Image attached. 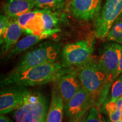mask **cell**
<instances>
[{"instance_id":"1","label":"cell","mask_w":122,"mask_h":122,"mask_svg":"<svg viewBox=\"0 0 122 122\" xmlns=\"http://www.w3.org/2000/svg\"><path fill=\"white\" fill-rule=\"evenodd\" d=\"M74 67L65 66L62 63L53 62L37 66L19 71H11L4 79L6 85L32 86L56 82L61 76L71 72Z\"/></svg>"},{"instance_id":"2","label":"cell","mask_w":122,"mask_h":122,"mask_svg":"<svg viewBox=\"0 0 122 122\" xmlns=\"http://www.w3.org/2000/svg\"><path fill=\"white\" fill-rule=\"evenodd\" d=\"M76 70L81 86L94 97L107 91L111 84L98 58L92 57Z\"/></svg>"},{"instance_id":"3","label":"cell","mask_w":122,"mask_h":122,"mask_svg":"<svg viewBox=\"0 0 122 122\" xmlns=\"http://www.w3.org/2000/svg\"><path fill=\"white\" fill-rule=\"evenodd\" d=\"M46 100L40 93L30 92L14 111L16 122H38L47 114Z\"/></svg>"},{"instance_id":"4","label":"cell","mask_w":122,"mask_h":122,"mask_svg":"<svg viewBox=\"0 0 122 122\" xmlns=\"http://www.w3.org/2000/svg\"><path fill=\"white\" fill-rule=\"evenodd\" d=\"M60 53L57 44H44L27 52L21 59L13 71H19L37 66L55 62Z\"/></svg>"},{"instance_id":"5","label":"cell","mask_w":122,"mask_h":122,"mask_svg":"<svg viewBox=\"0 0 122 122\" xmlns=\"http://www.w3.org/2000/svg\"><path fill=\"white\" fill-rule=\"evenodd\" d=\"M94 40L79 41L65 46L62 51V63L68 67H78L93 57Z\"/></svg>"},{"instance_id":"6","label":"cell","mask_w":122,"mask_h":122,"mask_svg":"<svg viewBox=\"0 0 122 122\" xmlns=\"http://www.w3.org/2000/svg\"><path fill=\"white\" fill-rule=\"evenodd\" d=\"M122 13V0H106L96 16L94 34L98 39L107 37L112 25Z\"/></svg>"},{"instance_id":"7","label":"cell","mask_w":122,"mask_h":122,"mask_svg":"<svg viewBox=\"0 0 122 122\" xmlns=\"http://www.w3.org/2000/svg\"><path fill=\"white\" fill-rule=\"evenodd\" d=\"M122 52V45L115 42L105 44L100 50V56L98 58L99 62L111 84L114 81Z\"/></svg>"},{"instance_id":"8","label":"cell","mask_w":122,"mask_h":122,"mask_svg":"<svg viewBox=\"0 0 122 122\" xmlns=\"http://www.w3.org/2000/svg\"><path fill=\"white\" fill-rule=\"evenodd\" d=\"M94 98L81 86L72 98L65 103V111L67 117L71 119L83 116L93 104Z\"/></svg>"},{"instance_id":"9","label":"cell","mask_w":122,"mask_h":122,"mask_svg":"<svg viewBox=\"0 0 122 122\" xmlns=\"http://www.w3.org/2000/svg\"><path fill=\"white\" fill-rule=\"evenodd\" d=\"M30 92L25 86H14L1 91L0 113L4 114L15 110L22 104Z\"/></svg>"},{"instance_id":"10","label":"cell","mask_w":122,"mask_h":122,"mask_svg":"<svg viewBox=\"0 0 122 122\" xmlns=\"http://www.w3.org/2000/svg\"><path fill=\"white\" fill-rule=\"evenodd\" d=\"M101 0H71V9L76 18L90 20L96 18L100 11Z\"/></svg>"},{"instance_id":"11","label":"cell","mask_w":122,"mask_h":122,"mask_svg":"<svg viewBox=\"0 0 122 122\" xmlns=\"http://www.w3.org/2000/svg\"><path fill=\"white\" fill-rule=\"evenodd\" d=\"M56 82L58 91L65 103L67 102L81 86L76 69L61 76Z\"/></svg>"},{"instance_id":"12","label":"cell","mask_w":122,"mask_h":122,"mask_svg":"<svg viewBox=\"0 0 122 122\" xmlns=\"http://www.w3.org/2000/svg\"><path fill=\"white\" fill-rule=\"evenodd\" d=\"M23 31L30 35H39L45 31L41 10L30 11L15 18Z\"/></svg>"},{"instance_id":"13","label":"cell","mask_w":122,"mask_h":122,"mask_svg":"<svg viewBox=\"0 0 122 122\" xmlns=\"http://www.w3.org/2000/svg\"><path fill=\"white\" fill-rule=\"evenodd\" d=\"M59 30H60L56 28L52 30H45L39 35H29L28 36L18 41L17 43L14 46L13 48L10 50L9 56L13 57L24 52L32 46L36 45L44 39L50 37Z\"/></svg>"},{"instance_id":"14","label":"cell","mask_w":122,"mask_h":122,"mask_svg":"<svg viewBox=\"0 0 122 122\" xmlns=\"http://www.w3.org/2000/svg\"><path fill=\"white\" fill-rule=\"evenodd\" d=\"M35 6V0H7L3 5V10L9 17L16 18L30 11Z\"/></svg>"},{"instance_id":"15","label":"cell","mask_w":122,"mask_h":122,"mask_svg":"<svg viewBox=\"0 0 122 122\" xmlns=\"http://www.w3.org/2000/svg\"><path fill=\"white\" fill-rule=\"evenodd\" d=\"M23 31L22 27L20 26L17 21L15 19H11L5 32L2 37H0L3 54L7 53L17 43Z\"/></svg>"},{"instance_id":"16","label":"cell","mask_w":122,"mask_h":122,"mask_svg":"<svg viewBox=\"0 0 122 122\" xmlns=\"http://www.w3.org/2000/svg\"><path fill=\"white\" fill-rule=\"evenodd\" d=\"M65 102L57 86L53 91L52 98L47 114L46 122H62Z\"/></svg>"},{"instance_id":"17","label":"cell","mask_w":122,"mask_h":122,"mask_svg":"<svg viewBox=\"0 0 122 122\" xmlns=\"http://www.w3.org/2000/svg\"><path fill=\"white\" fill-rule=\"evenodd\" d=\"M107 38L108 40L122 45V13L110 30Z\"/></svg>"},{"instance_id":"18","label":"cell","mask_w":122,"mask_h":122,"mask_svg":"<svg viewBox=\"0 0 122 122\" xmlns=\"http://www.w3.org/2000/svg\"><path fill=\"white\" fill-rule=\"evenodd\" d=\"M42 11V18L44 23V30H49L56 29L58 23V18L56 14L48 9H44Z\"/></svg>"},{"instance_id":"19","label":"cell","mask_w":122,"mask_h":122,"mask_svg":"<svg viewBox=\"0 0 122 122\" xmlns=\"http://www.w3.org/2000/svg\"><path fill=\"white\" fill-rule=\"evenodd\" d=\"M122 96V73L117 77L111 88V102H115Z\"/></svg>"},{"instance_id":"20","label":"cell","mask_w":122,"mask_h":122,"mask_svg":"<svg viewBox=\"0 0 122 122\" xmlns=\"http://www.w3.org/2000/svg\"><path fill=\"white\" fill-rule=\"evenodd\" d=\"M86 122H107L105 117L96 107H92L88 112Z\"/></svg>"},{"instance_id":"21","label":"cell","mask_w":122,"mask_h":122,"mask_svg":"<svg viewBox=\"0 0 122 122\" xmlns=\"http://www.w3.org/2000/svg\"><path fill=\"white\" fill-rule=\"evenodd\" d=\"M35 1L37 7L44 9H49L61 5L64 0H35Z\"/></svg>"},{"instance_id":"22","label":"cell","mask_w":122,"mask_h":122,"mask_svg":"<svg viewBox=\"0 0 122 122\" xmlns=\"http://www.w3.org/2000/svg\"><path fill=\"white\" fill-rule=\"evenodd\" d=\"M11 18L9 17L7 15H1L0 17V37H2L7 30Z\"/></svg>"},{"instance_id":"23","label":"cell","mask_w":122,"mask_h":122,"mask_svg":"<svg viewBox=\"0 0 122 122\" xmlns=\"http://www.w3.org/2000/svg\"><path fill=\"white\" fill-rule=\"evenodd\" d=\"M108 114H109V117L111 122L122 121V113L120 110H117L116 111L110 112Z\"/></svg>"},{"instance_id":"24","label":"cell","mask_w":122,"mask_h":122,"mask_svg":"<svg viewBox=\"0 0 122 122\" xmlns=\"http://www.w3.org/2000/svg\"><path fill=\"white\" fill-rule=\"evenodd\" d=\"M122 52L121 57H120V59L119 61V63L118 68H117V72H116L115 76H114V81L117 79V77H118V76L122 74Z\"/></svg>"},{"instance_id":"25","label":"cell","mask_w":122,"mask_h":122,"mask_svg":"<svg viewBox=\"0 0 122 122\" xmlns=\"http://www.w3.org/2000/svg\"><path fill=\"white\" fill-rule=\"evenodd\" d=\"M0 122H13V121L9 119L8 117H6L3 114H1L0 116Z\"/></svg>"},{"instance_id":"26","label":"cell","mask_w":122,"mask_h":122,"mask_svg":"<svg viewBox=\"0 0 122 122\" xmlns=\"http://www.w3.org/2000/svg\"><path fill=\"white\" fill-rule=\"evenodd\" d=\"M88 113L86 112V113L84 114L83 117L81 118L77 122H86V118H87V116H88Z\"/></svg>"},{"instance_id":"27","label":"cell","mask_w":122,"mask_h":122,"mask_svg":"<svg viewBox=\"0 0 122 122\" xmlns=\"http://www.w3.org/2000/svg\"><path fill=\"white\" fill-rule=\"evenodd\" d=\"M83 116H81V117H77V118H74V119H70V120H69V122H77L79 120V119H80L82 117H83Z\"/></svg>"},{"instance_id":"28","label":"cell","mask_w":122,"mask_h":122,"mask_svg":"<svg viewBox=\"0 0 122 122\" xmlns=\"http://www.w3.org/2000/svg\"><path fill=\"white\" fill-rule=\"evenodd\" d=\"M46 118H47V114L46 115H44L41 119L40 121H39L38 122H46Z\"/></svg>"},{"instance_id":"29","label":"cell","mask_w":122,"mask_h":122,"mask_svg":"<svg viewBox=\"0 0 122 122\" xmlns=\"http://www.w3.org/2000/svg\"><path fill=\"white\" fill-rule=\"evenodd\" d=\"M120 111H121V112H122V106H121V108H120Z\"/></svg>"},{"instance_id":"30","label":"cell","mask_w":122,"mask_h":122,"mask_svg":"<svg viewBox=\"0 0 122 122\" xmlns=\"http://www.w3.org/2000/svg\"><path fill=\"white\" fill-rule=\"evenodd\" d=\"M122 122V121H118V122Z\"/></svg>"}]
</instances>
